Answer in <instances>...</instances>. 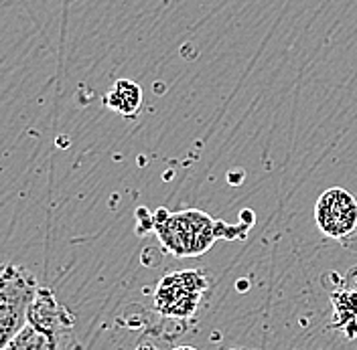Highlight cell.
<instances>
[{
    "mask_svg": "<svg viewBox=\"0 0 357 350\" xmlns=\"http://www.w3.org/2000/svg\"><path fill=\"white\" fill-rule=\"evenodd\" d=\"M153 223L162 247L175 257L203 255L218 239L215 221L195 209H187L181 213H169L165 209H158Z\"/></svg>",
    "mask_w": 357,
    "mask_h": 350,
    "instance_id": "6da1fadb",
    "label": "cell"
},
{
    "mask_svg": "<svg viewBox=\"0 0 357 350\" xmlns=\"http://www.w3.org/2000/svg\"><path fill=\"white\" fill-rule=\"evenodd\" d=\"M35 289L33 278L22 267L0 265V347H6L22 326Z\"/></svg>",
    "mask_w": 357,
    "mask_h": 350,
    "instance_id": "7a4b0ae2",
    "label": "cell"
},
{
    "mask_svg": "<svg viewBox=\"0 0 357 350\" xmlns=\"http://www.w3.org/2000/svg\"><path fill=\"white\" fill-rule=\"evenodd\" d=\"M209 287L203 271H175L165 276L155 292V308L169 318H191Z\"/></svg>",
    "mask_w": 357,
    "mask_h": 350,
    "instance_id": "3957f363",
    "label": "cell"
},
{
    "mask_svg": "<svg viewBox=\"0 0 357 350\" xmlns=\"http://www.w3.org/2000/svg\"><path fill=\"white\" fill-rule=\"evenodd\" d=\"M314 221L323 235L345 239L357 229V200L341 186L325 191L314 205Z\"/></svg>",
    "mask_w": 357,
    "mask_h": 350,
    "instance_id": "277c9868",
    "label": "cell"
},
{
    "mask_svg": "<svg viewBox=\"0 0 357 350\" xmlns=\"http://www.w3.org/2000/svg\"><path fill=\"white\" fill-rule=\"evenodd\" d=\"M26 322L57 340L59 332H67L69 328H73L75 318L67 312V308H63L55 300V294L49 287L37 285V289L26 306ZM57 344H59V340H57Z\"/></svg>",
    "mask_w": 357,
    "mask_h": 350,
    "instance_id": "5b68a950",
    "label": "cell"
},
{
    "mask_svg": "<svg viewBox=\"0 0 357 350\" xmlns=\"http://www.w3.org/2000/svg\"><path fill=\"white\" fill-rule=\"evenodd\" d=\"M331 302H333V322L331 330H339L347 340L357 338V294L347 289V287H339L337 292L331 294Z\"/></svg>",
    "mask_w": 357,
    "mask_h": 350,
    "instance_id": "8992f818",
    "label": "cell"
},
{
    "mask_svg": "<svg viewBox=\"0 0 357 350\" xmlns=\"http://www.w3.org/2000/svg\"><path fill=\"white\" fill-rule=\"evenodd\" d=\"M104 102L112 111H116L124 118H134L142 106V89L130 79H118L112 86Z\"/></svg>",
    "mask_w": 357,
    "mask_h": 350,
    "instance_id": "52a82bcc",
    "label": "cell"
},
{
    "mask_svg": "<svg viewBox=\"0 0 357 350\" xmlns=\"http://www.w3.org/2000/svg\"><path fill=\"white\" fill-rule=\"evenodd\" d=\"M8 349H37V350H45V349H57V340L51 338L49 334H45L41 330H37L35 326H31L29 322L22 324L21 328L17 330V334L10 338V342L6 344Z\"/></svg>",
    "mask_w": 357,
    "mask_h": 350,
    "instance_id": "ba28073f",
    "label": "cell"
},
{
    "mask_svg": "<svg viewBox=\"0 0 357 350\" xmlns=\"http://www.w3.org/2000/svg\"><path fill=\"white\" fill-rule=\"evenodd\" d=\"M341 284H343V287H347V289H351V292L357 294V265L349 267V271L345 273V278H343Z\"/></svg>",
    "mask_w": 357,
    "mask_h": 350,
    "instance_id": "9c48e42d",
    "label": "cell"
},
{
    "mask_svg": "<svg viewBox=\"0 0 357 350\" xmlns=\"http://www.w3.org/2000/svg\"><path fill=\"white\" fill-rule=\"evenodd\" d=\"M242 178H244V173H242V170H236V176L229 175V180H231L234 184H238V182H240Z\"/></svg>",
    "mask_w": 357,
    "mask_h": 350,
    "instance_id": "30bf717a",
    "label": "cell"
},
{
    "mask_svg": "<svg viewBox=\"0 0 357 350\" xmlns=\"http://www.w3.org/2000/svg\"><path fill=\"white\" fill-rule=\"evenodd\" d=\"M238 287H240V289H248V284H245V282H238Z\"/></svg>",
    "mask_w": 357,
    "mask_h": 350,
    "instance_id": "8fae6325",
    "label": "cell"
}]
</instances>
